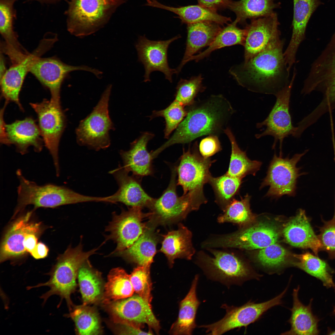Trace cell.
Returning a JSON list of instances; mask_svg holds the SVG:
<instances>
[{"mask_svg":"<svg viewBox=\"0 0 335 335\" xmlns=\"http://www.w3.org/2000/svg\"><path fill=\"white\" fill-rule=\"evenodd\" d=\"M284 43L280 36L277 37L248 60L232 67L230 73L239 85L248 90L275 95L290 81L283 52Z\"/></svg>","mask_w":335,"mask_h":335,"instance_id":"obj_1","label":"cell"},{"mask_svg":"<svg viewBox=\"0 0 335 335\" xmlns=\"http://www.w3.org/2000/svg\"><path fill=\"white\" fill-rule=\"evenodd\" d=\"M187 114L168 140L155 150L159 155L166 148L177 144L190 143L205 135L218 136L227 127L234 110L222 95H212L195 101Z\"/></svg>","mask_w":335,"mask_h":335,"instance_id":"obj_2","label":"cell"},{"mask_svg":"<svg viewBox=\"0 0 335 335\" xmlns=\"http://www.w3.org/2000/svg\"><path fill=\"white\" fill-rule=\"evenodd\" d=\"M97 249L93 248L84 251L82 240L75 247L69 246L63 253L59 256L56 263L48 273L49 279L45 283L28 286L27 289L47 286L49 290L40 297L43 304L51 296L56 295L59 296L61 300L65 299L71 309L70 296L76 288L78 270L87 259L96 253Z\"/></svg>","mask_w":335,"mask_h":335,"instance_id":"obj_3","label":"cell"},{"mask_svg":"<svg viewBox=\"0 0 335 335\" xmlns=\"http://www.w3.org/2000/svg\"><path fill=\"white\" fill-rule=\"evenodd\" d=\"M16 174L19 181L17 205L15 214L26 206L32 205L34 208H54L59 206L87 202H100L101 197L82 194L68 188L52 184L40 185L26 179L20 170Z\"/></svg>","mask_w":335,"mask_h":335,"instance_id":"obj_4","label":"cell"},{"mask_svg":"<svg viewBox=\"0 0 335 335\" xmlns=\"http://www.w3.org/2000/svg\"><path fill=\"white\" fill-rule=\"evenodd\" d=\"M126 0H70L65 11L68 31L83 37L103 27Z\"/></svg>","mask_w":335,"mask_h":335,"instance_id":"obj_5","label":"cell"},{"mask_svg":"<svg viewBox=\"0 0 335 335\" xmlns=\"http://www.w3.org/2000/svg\"><path fill=\"white\" fill-rule=\"evenodd\" d=\"M207 250L210 256L202 251L196 255L195 263L207 277L229 288L241 285L252 276L248 266L236 253L214 248Z\"/></svg>","mask_w":335,"mask_h":335,"instance_id":"obj_6","label":"cell"},{"mask_svg":"<svg viewBox=\"0 0 335 335\" xmlns=\"http://www.w3.org/2000/svg\"><path fill=\"white\" fill-rule=\"evenodd\" d=\"M215 162L210 158H205L201 155L196 141L186 151L183 149L176 167L177 185L182 187L183 194L189 195L200 207L207 202L203 187L208 183L211 175L209 169Z\"/></svg>","mask_w":335,"mask_h":335,"instance_id":"obj_7","label":"cell"},{"mask_svg":"<svg viewBox=\"0 0 335 335\" xmlns=\"http://www.w3.org/2000/svg\"><path fill=\"white\" fill-rule=\"evenodd\" d=\"M321 92L323 98L318 109L325 113L335 108V32L320 55L313 63L301 92Z\"/></svg>","mask_w":335,"mask_h":335,"instance_id":"obj_8","label":"cell"},{"mask_svg":"<svg viewBox=\"0 0 335 335\" xmlns=\"http://www.w3.org/2000/svg\"><path fill=\"white\" fill-rule=\"evenodd\" d=\"M170 180L162 195L154 199L148 208L150 210L147 222L151 226L169 225L185 218L191 211L199 208L187 194L178 196L176 191V167L172 168Z\"/></svg>","mask_w":335,"mask_h":335,"instance_id":"obj_9","label":"cell"},{"mask_svg":"<svg viewBox=\"0 0 335 335\" xmlns=\"http://www.w3.org/2000/svg\"><path fill=\"white\" fill-rule=\"evenodd\" d=\"M277 227L267 223L245 226L233 232L212 236L203 242V249L223 248L251 250L262 249L277 242Z\"/></svg>","mask_w":335,"mask_h":335,"instance_id":"obj_10","label":"cell"},{"mask_svg":"<svg viewBox=\"0 0 335 335\" xmlns=\"http://www.w3.org/2000/svg\"><path fill=\"white\" fill-rule=\"evenodd\" d=\"M111 87V85H108L91 113L80 122L76 130L80 145L96 150L109 146V131L113 127L108 111Z\"/></svg>","mask_w":335,"mask_h":335,"instance_id":"obj_11","label":"cell"},{"mask_svg":"<svg viewBox=\"0 0 335 335\" xmlns=\"http://www.w3.org/2000/svg\"><path fill=\"white\" fill-rule=\"evenodd\" d=\"M287 288L276 297L261 303L249 301L238 307L224 304L221 307L226 310V314L222 319L211 324L202 325L198 327L204 328L208 334L213 335L222 334L236 328H246L269 309L281 304Z\"/></svg>","mask_w":335,"mask_h":335,"instance_id":"obj_12","label":"cell"},{"mask_svg":"<svg viewBox=\"0 0 335 335\" xmlns=\"http://www.w3.org/2000/svg\"><path fill=\"white\" fill-rule=\"evenodd\" d=\"M140 207H131L119 214L114 212L112 218L106 226L108 234L105 240H112L116 247L111 255L122 252L131 246L142 234L147 226V222H142L148 218L150 212H142Z\"/></svg>","mask_w":335,"mask_h":335,"instance_id":"obj_13","label":"cell"},{"mask_svg":"<svg viewBox=\"0 0 335 335\" xmlns=\"http://www.w3.org/2000/svg\"><path fill=\"white\" fill-rule=\"evenodd\" d=\"M307 151L296 154L291 159L283 158L274 154L260 186L261 189L269 187L266 196L278 197L284 195H294L297 180L305 174L300 172V169L297 167V164Z\"/></svg>","mask_w":335,"mask_h":335,"instance_id":"obj_14","label":"cell"},{"mask_svg":"<svg viewBox=\"0 0 335 335\" xmlns=\"http://www.w3.org/2000/svg\"><path fill=\"white\" fill-rule=\"evenodd\" d=\"M36 113L39 127L45 146L53 160L57 176L60 174L58 147L65 126L64 114L60 105L44 99L40 103H30Z\"/></svg>","mask_w":335,"mask_h":335,"instance_id":"obj_15","label":"cell"},{"mask_svg":"<svg viewBox=\"0 0 335 335\" xmlns=\"http://www.w3.org/2000/svg\"><path fill=\"white\" fill-rule=\"evenodd\" d=\"M296 73L295 69L289 83L275 95L276 98L275 103L267 117L256 125L258 128L264 127L266 128L261 133L256 134V138L259 139L267 136H273L274 139L273 147L279 141L281 149L284 139L289 135L293 136L296 130V127L292 123L289 105Z\"/></svg>","mask_w":335,"mask_h":335,"instance_id":"obj_16","label":"cell"},{"mask_svg":"<svg viewBox=\"0 0 335 335\" xmlns=\"http://www.w3.org/2000/svg\"><path fill=\"white\" fill-rule=\"evenodd\" d=\"M76 70L90 72L99 78L102 74L101 72L98 70L84 65H69L55 57L36 58L29 72L49 90L51 95V100L60 105V90L62 83L69 73Z\"/></svg>","mask_w":335,"mask_h":335,"instance_id":"obj_17","label":"cell"},{"mask_svg":"<svg viewBox=\"0 0 335 335\" xmlns=\"http://www.w3.org/2000/svg\"><path fill=\"white\" fill-rule=\"evenodd\" d=\"M180 35L166 40H151L145 35L140 36L135 44L138 61L144 65V81H150V75L154 71L163 73L166 79L172 82V76L176 74V69L170 68L168 60V50L173 42L180 38Z\"/></svg>","mask_w":335,"mask_h":335,"instance_id":"obj_18","label":"cell"},{"mask_svg":"<svg viewBox=\"0 0 335 335\" xmlns=\"http://www.w3.org/2000/svg\"><path fill=\"white\" fill-rule=\"evenodd\" d=\"M108 310L114 321L118 324H146L158 334L160 327L151 304L138 295L110 303Z\"/></svg>","mask_w":335,"mask_h":335,"instance_id":"obj_19","label":"cell"},{"mask_svg":"<svg viewBox=\"0 0 335 335\" xmlns=\"http://www.w3.org/2000/svg\"><path fill=\"white\" fill-rule=\"evenodd\" d=\"M118 185L117 191L105 197V202L120 203L132 207L149 208L154 198L149 195L142 188L139 181L120 165L109 172Z\"/></svg>","mask_w":335,"mask_h":335,"instance_id":"obj_20","label":"cell"},{"mask_svg":"<svg viewBox=\"0 0 335 335\" xmlns=\"http://www.w3.org/2000/svg\"><path fill=\"white\" fill-rule=\"evenodd\" d=\"M279 23L276 13L252 19L245 28L244 61H246L265 49L273 39L280 36Z\"/></svg>","mask_w":335,"mask_h":335,"instance_id":"obj_21","label":"cell"},{"mask_svg":"<svg viewBox=\"0 0 335 335\" xmlns=\"http://www.w3.org/2000/svg\"><path fill=\"white\" fill-rule=\"evenodd\" d=\"M32 213V211L28 212L19 218L7 230L1 245V263L27 253L25 247L27 234L32 232L42 231L40 223L31 220Z\"/></svg>","mask_w":335,"mask_h":335,"instance_id":"obj_22","label":"cell"},{"mask_svg":"<svg viewBox=\"0 0 335 335\" xmlns=\"http://www.w3.org/2000/svg\"><path fill=\"white\" fill-rule=\"evenodd\" d=\"M47 51L45 47L40 44L33 52L29 53L24 60L12 64L7 70L0 78L2 94L6 101L15 102L20 109L23 110L19 100V95L25 78L29 72L34 59L40 57Z\"/></svg>","mask_w":335,"mask_h":335,"instance_id":"obj_23","label":"cell"},{"mask_svg":"<svg viewBox=\"0 0 335 335\" xmlns=\"http://www.w3.org/2000/svg\"><path fill=\"white\" fill-rule=\"evenodd\" d=\"M293 15L291 38L284 53L286 63L292 65L301 43L305 39L306 31L311 16L319 4V0H293Z\"/></svg>","mask_w":335,"mask_h":335,"instance_id":"obj_24","label":"cell"},{"mask_svg":"<svg viewBox=\"0 0 335 335\" xmlns=\"http://www.w3.org/2000/svg\"><path fill=\"white\" fill-rule=\"evenodd\" d=\"M5 127L8 145H14L22 154L26 153L30 146L36 152L42 151L43 141L39 127L31 118L5 124Z\"/></svg>","mask_w":335,"mask_h":335,"instance_id":"obj_25","label":"cell"},{"mask_svg":"<svg viewBox=\"0 0 335 335\" xmlns=\"http://www.w3.org/2000/svg\"><path fill=\"white\" fill-rule=\"evenodd\" d=\"M283 234L287 242L292 246L310 249L317 255L321 250L318 235L315 234L304 210L300 209L283 230Z\"/></svg>","mask_w":335,"mask_h":335,"instance_id":"obj_26","label":"cell"},{"mask_svg":"<svg viewBox=\"0 0 335 335\" xmlns=\"http://www.w3.org/2000/svg\"><path fill=\"white\" fill-rule=\"evenodd\" d=\"M154 136L151 133L144 132L132 143L129 150L120 151L123 167L134 175L143 177L152 174V161L154 159L151 153L148 151L147 146Z\"/></svg>","mask_w":335,"mask_h":335,"instance_id":"obj_27","label":"cell"},{"mask_svg":"<svg viewBox=\"0 0 335 335\" xmlns=\"http://www.w3.org/2000/svg\"><path fill=\"white\" fill-rule=\"evenodd\" d=\"M17 0H0V33L4 40L2 51L13 61L21 59L27 52L20 44L14 29L16 18L14 5Z\"/></svg>","mask_w":335,"mask_h":335,"instance_id":"obj_28","label":"cell"},{"mask_svg":"<svg viewBox=\"0 0 335 335\" xmlns=\"http://www.w3.org/2000/svg\"><path fill=\"white\" fill-rule=\"evenodd\" d=\"M214 22L203 21L188 24L185 49L181 63L176 69L179 74L192 57L201 49L208 46L221 29Z\"/></svg>","mask_w":335,"mask_h":335,"instance_id":"obj_29","label":"cell"},{"mask_svg":"<svg viewBox=\"0 0 335 335\" xmlns=\"http://www.w3.org/2000/svg\"><path fill=\"white\" fill-rule=\"evenodd\" d=\"M162 236L160 251L165 254L171 267L176 259H192L195 250L192 242V233L186 226L180 223L177 230L168 231Z\"/></svg>","mask_w":335,"mask_h":335,"instance_id":"obj_30","label":"cell"},{"mask_svg":"<svg viewBox=\"0 0 335 335\" xmlns=\"http://www.w3.org/2000/svg\"><path fill=\"white\" fill-rule=\"evenodd\" d=\"M147 223L143 233L131 246L114 255L138 266H150L156 253L159 236L155 231V227Z\"/></svg>","mask_w":335,"mask_h":335,"instance_id":"obj_31","label":"cell"},{"mask_svg":"<svg viewBox=\"0 0 335 335\" xmlns=\"http://www.w3.org/2000/svg\"><path fill=\"white\" fill-rule=\"evenodd\" d=\"M199 278V275L195 276L188 292L181 301L178 317L170 328V334L190 335L196 328V314L201 303L197 294Z\"/></svg>","mask_w":335,"mask_h":335,"instance_id":"obj_32","label":"cell"},{"mask_svg":"<svg viewBox=\"0 0 335 335\" xmlns=\"http://www.w3.org/2000/svg\"><path fill=\"white\" fill-rule=\"evenodd\" d=\"M299 287L294 289L293 293V305L291 310V316L289 320L291 328L283 333L288 335H318L319 333L318 323L320 320L312 311L311 299L307 305H304L299 300Z\"/></svg>","mask_w":335,"mask_h":335,"instance_id":"obj_33","label":"cell"},{"mask_svg":"<svg viewBox=\"0 0 335 335\" xmlns=\"http://www.w3.org/2000/svg\"><path fill=\"white\" fill-rule=\"evenodd\" d=\"M146 5L172 12L178 16L182 22L187 25L203 21H210L223 25L231 21L230 18L220 15L216 11L200 5L174 7L163 4L156 0H149Z\"/></svg>","mask_w":335,"mask_h":335,"instance_id":"obj_34","label":"cell"},{"mask_svg":"<svg viewBox=\"0 0 335 335\" xmlns=\"http://www.w3.org/2000/svg\"><path fill=\"white\" fill-rule=\"evenodd\" d=\"M231 146V153L228 170L226 173L233 176L242 179L246 176L255 175L260 169L261 162L252 160L247 157L245 151L239 147L230 129L227 127L224 131Z\"/></svg>","mask_w":335,"mask_h":335,"instance_id":"obj_35","label":"cell"},{"mask_svg":"<svg viewBox=\"0 0 335 335\" xmlns=\"http://www.w3.org/2000/svg\"><path fill=\"white\" fill-rule=\"evenodd\" d=\"M134 292L130 275L123 269H113L104 286L103 302L106 304L132 296Z\"/></svg>","mask_w":335,"mask_h":335,"instance_id":"obj_36","label":"cell"},{"mask_svg":"<svg viewBox=\"0 0 335 335\" xmlns=\"http://www.w3.org/2000/svg\"><path fill=\"white\" fill-rule=\"evenodd\" d=\"M77 277L83 305L98 300L102 295V279L100 273L93 267L88 259L80 267Z\"/></svg>","mask_w":335,"mask_h":335,"instance_id":"obj_37","label":"cell"},{"mask_svg":"<svg viewBox=\"0 0 335 335\" xmlns=\"http://www.w3.org/2000/svg\"><path fill=\"white\" fill-rule=\"evenodd\" d=\"M295 265L305 272L321 281L326 288L335 285L333 279L334 270L327 261L309 252L295 255Z\"/></svg>","mask_w":335,"mask_h":335,"instance_id":"obj_38","label":"cell"},{"mask_svg":"<svg viewBox=\"0 0 335 335\" xmlns=\"http://www.w3.org/2000/svg\"><path fill=\"white\" fill-rule=\"evenodd\" d=\"M236 20L232 23L220 30L215 38L207 49L199 54L195 55L188 62L194 60L198 62L209 56L213 51L224 47L236 45L243 46L245 39L246 30L237 26Z\"/></svg>","mask_w":335,"mask_h":335,"instance_id":"obj_39","label":"cell"},{"mask_svg":"<svg viewBox=\"0 0 335 335\" xmlns=\"http://www.w3.org/2000/svg\"><path fill=\"white\" fill-rule=\"evenodd\" d=\"M274 0H240L230 2L228 7L235 12L238 22H243L248 19L264 17L274 13V9L279 5Z\"/></svg>","mask_w":335,"mask_h":335,"instance_id":"obj_40","label":"cell"},{"mask_svg":"<svg viewBox=\"0 0 335 335\" xmlns=\"http://www.w3.org/2000/svg\"><path fill=\"white\" fill-rule=\"evenodd\" d=\"M242 183V179L226 173L218 177L210 176L208 183L213 190L215 202L223 211L234 199Z\"/></svg>","mask_w":335,"mask_h":335,"instance_id":"obj_41","label":"cell"},{"mask_svg":"<svg viewBox=\"0 0 335 335\" xmlns=\"http://www.w3.org/2000/svg\"><path fill=\"white\" fill-rule=\"evenodd\" d=\"M251 197L248 194L240 200L234 199L217 218L220 223L230 222L240 227L246 226L251 222L254 216L250 206Z\"/></svg>","mask_w":335,"mask_h":335,"instance_id":"obj_42","label":"cell"},{"mask_svg":"<svg viewBox=\"0 0 335 335\" xmlns=\"http://www.w3.org/2000/svg\"><path fill=\"white\" fill-rule=\"evenodd\" d=\"M70 316L74 321L77 332L80 335H96L100 332L98 316L92 308L83 305L77 307Z\"/></svg>","mask_w":335,"mask_h":335,"instance_id":"obj_43","label":"cell"},{"mask_svg":"<svg viewBox=\"0 0 335 335\" xmlns=\"http://www.w3.org/2000/svg\"><path fill=\"white\" fill-rule=\"evenodd\" d=\"M203 80L201 74L188 79L181 78L176 88L175 100L184 106L192 105L197 96L206 88L202 83Z\"/></svg>","mask_w":335,"mask_h":335,"instance_id":"obj_44","label":"cell"},{"mask_svg":"<svg viewBox=\"0 0 335 335\" xmlns=\"http://www.w3.org/2000/svg\"><path fill=\"white\" fill-rule=\"evenodd\" d=\"M180 103L175 100L166 108L160 110H155L150 116V119L159 117L165 120L164 138L168 139L172 131L176 129L187 114V110Z\"/></svg>","mask_w":335,"mask_h":335,"instance_id":"obj_45","label":"cell"},{"mask_svg":"<svg viewBox=\"0 0 335 335\" xmlns=\"http://www.w3.org/2000/svg\"><path fill=\"white\" fill-rule=\"evenodd\" d=\"M150 266H138L133 269L130 276L134 291L146 302L151 304L152 297Z\"/></svg>","mask_w":335,"mask_h":335,"instance_id":"obj_46","label":"cell"},{"mask_svg":"<svg viewBox=\"0 0 335 335\" xmlns=\"http://www.w3.org/2000/svg\"><path fill=\"white\" fill-rule=\"evenodd\" d=\"M287 255L286 250L276 243L261 249L258 253L257 258L263 266L274 268L284 264Z\"/></svg>","mask_w":335,"mask_h":335,"instance_id":"obj_47","label":"cell"},{"mask_svg":"<svg viewBox=\"0 0 335 335\" xmlns=\"http://www.w3.org/2000/svg\"><path fill=\"white\" fill-rule=\"evenodd\" d=\"M323 224L319 227L318 235L321 250L326 252L329 258L335 259V218L326 221L322 219Z\"/></svg>","mask_w":335,"mask_h":335,"instance_id":"obj_48","label":"cell"},{"mask_svg":"<svg viewBox=\"0 0 335 335\" xmlns=\"http://www.w3.org/2000/svg\"><path fill=\"white\" fill-rule=\"evenodd\" d=\"M218 136L214 135H208L201 140L199 149L200 154L203 157L210 158L221 150V146Z\"/></svg>","mask_w":335,"mask_h":335,"instance_id":"obj_49","label":"cell"},{"mask_svg":"<svg viewBox=\"0 0 335 335\" xmlns=\"http://www.w3.org/2000/svg\"><path fill=\"white\" fill-rule=\"evenodd\" d=\"M200 5L216 11L221 7L228 6L230 0H198Z\"/></svg>","mask_w":335,"mask_h":335,"instance_id":"obj_50","label":"cell"},{"mask_svg":"<svg viewBox=\"0 0 335 335\" xmlns=\"http://www.w3.org/2000/svg\"><path fill=\"white\" fill-rule=\"evenodd\" d=\"M48 251V248L44 243L39 242L30 254L34 258L38 259L46 257Z\"/></svg>","mask_w":335,"mask_h":335,"instance_id":"obj_51","label":"cell"},{"mask_svg":"<svg viewBox=\"0 0 335 335\" xmlns=\"http://www.w3.org/2000/svg\"><path fill=\"white\" fill-rule=\"evenodd\" d=\"M8 102L6 101L3 108L0 111V142L2 144L8 145V141L5 131V123L3 119V113L5 108Z\"/></svg>","mask_w":335,"mask_h":335,"instance_id":"obj_52","label":"cell"},{"mask_svg":"<svg viewBox=\"0 0 335 335\" xmlns=\"http://www.w3.org/2000/svg\"><path fill=\"white\" fill-rule=\"evenodd\" d=\"M0 77L1 78L4 74L7 69H6L5 62L2 55L1 54L0 56Z\"/></svg>","mask_w":335,"mask_h":335,"instance_id":"obj_53","label":"cell"},{"mask_svg":"<svg viewBox=\"0 0 335 335\" xmlns=\"http://www.w3.org/2000/svg\"><path fill=\"white\" fill-rule=\"evenodd\" d=\"M29 1H36L40 3L48 4H52L57 3L62 0H25Z\"/></svg>","mask_w":335,"mask_h":335,"instance_id":"obj_54","label":"cell"},{"mask_svg":"<svg viewBox=\"0 0 335 335\" xmlns=\"http://www.w3.org/2000/svg\"><path fill=\"white\" fill-rule=\"evenodd\" d=\"M328 334L329 335H335V330H332L330 329H328Z\"/></svg>","mask_w":335,"mask_h":335,"instance_id":"obj_55","label":"cell"},{"mask_svg":"<svg viewBox=\"0 0 335 335\" xmlns=\"http://www.w3.org/2000/svg\"><path fill=\"white\" fill-rule=\"evenodd\" d=\"M333 288H334V291H335V285L333 287ZM333 315H335V306H334L333 309Z\"/></svg>","mask_w":335,"mask_h":335,"instance_id":"obj_56","label":"cell"},{"mask_svg":"<svg viewBox=\"0 0 335 335\" xmlns=\"http://www.w3.org/2000/svg\"><path fill=\"white\" fill-rule=\"evenodd\" d=\"M334 160L335 162V155L334 156ZM333 218H335V208H334V212L333 217Z\"/></svg>","mask_w":335,"mask_h":335,"instance_id":"obj_57","label":"cell"}]
</instances>
